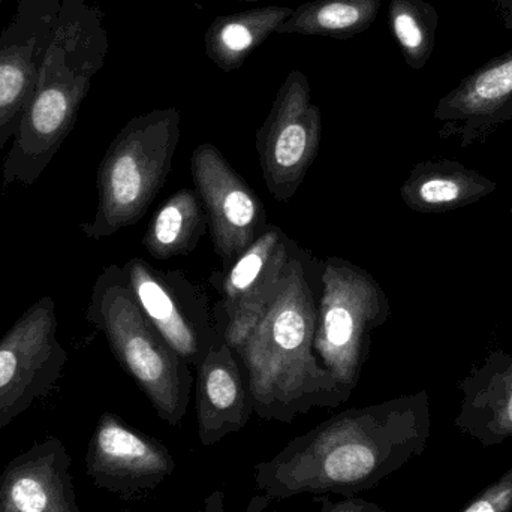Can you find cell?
<instances>
[{"label":"cell","instance_id":"1","mask_svg":"<svg viewBox=\"0 0 512 512\" xmlns=\"http://www.w3.org/2000/svg\"><path fill=\"white\" fill-rule=\"evenodd\" d=\"M430 429L427 391L346 409L258 463L256 489L267 501L298 495L351 498L421 456Z\"/></svg>","mask_w":512,"mask_h":512},{"label":"cell","instance_id":"6","mask_svg":"<svg viewBox=\"0 0 512 512\" xmlns=\"http://www.w3.org/2000/svg\"><path fill=\"white\" fill-rule=\"evenodd\" d=\"M390 316L387 294L369 271L340 256L322 259L313 348L345 390L352 393L357 387L369 358L370 336Z\"/></svg>","mask_w":512,"mask_h":512},{"label":"cell","instance_id":"26","mask_svg":"<svg viewBox=\"0 0 512 512\" xmlns=\"http://www.w3.org/2000/svg\"><path fill=\"white\" fill-rule=\"evenodd\" d=\"M490 2L495 3L504 26L512 30V0H490Z\"/></svg>","mask_w":512,"mask_h":512},{"label":"cell","instance_id":"14","mask_svg":"<svg viewBox=\"0 0 512 512\" xmlns=\"http://www.w3.org/2000/svg\"><path fill=\"white\" fill-rule=\"evenodd\" d=\"M442 138L460 147L483 143L512 120V48L493 57L439 99L433 113Z\"/></svg>","mask_w":512,"mask_h":512},{"label":"cell","instance_id":"13","mask_svg":"<svg viewBox=\"0 0 512 512\" xmlns=\"http://www.w3.org/2000/svg\"><path fill=\"white\" fill-rule=\"evenodd\" d=\"M60 8L62 0H18L0 33V152L17 134L32 101Z\"/></svg>","mask_w":512,"mask_h":512},{"label":"cell","instance_id":"16","mask_svg":"<svg viewBox=\"0 0 512 512\" xmlns=\"http://www.w3.org/2000/svg\"><path fill=\"white\" fill-rule=\"evenodd\" d=\"M197 370L198 436L204 447H212L249 423L254 396L248 373L227 342L213 348Z\"/></svg>","mask_w":512,"mask_h":512},{"label":"cell","instance_id":"25","mask_svg":"<svg viewBox=\"0 0 512 512\" xmlns=\"http://www.w3.org/2000/svg\"><path fill=\"white\" fill-rule=\"evenodd\" d=\"M195 512H225V495L221 490H215L207 496L204 501L203 508L200 511ZM277 512V511H270Z\"/></svg>","mask_w":512,"mask_h":512},{"label":"cell","instance_id":"15","mask_svg":"<svg viewBox=\"0 0 512 512\" xmlns=\"http://www.w3.org/2000/svg\"><path fill=\"white\" fill-rule=\"evenodd\" d=\"M71 466L56 436L35 442L0 474V512H81Z\"/></svg>","mask_w":512,"mask_h":512},{"label":"cell","instance_id":"11","mask_svg":"<svg viewBox=\"0 0 512 512\" xmlns=\"http://www.w3.org/2000/svg\"><path fill=\"white\" fill-rule=\"evenodd\" d=\"M294 245L282 228L270 224L227 270L210 277L209 282L221 294V301L212 307L213 319L222 339L234 351L276 295Z\"/></svg>","mask_w":512,"mask_h":512},{"label":"cell","instance_id":"3","mask_svg":"<svg viewBox=\"0 0 512 512\" xmlns=\"http://www.w3.org/2000/svg\"><path fill=\"white\" fill-rule=\"evenodd\" d=\"M110 42L104 14L87 0H62L32 101L2 168L3 186L35 185L74 128Z\"/></svg>","mask_w":512,"mask_h":512},{"label":"cell","instance_id":"19","mask_svg":"<svg viewBox=\"0 0 512 512\" xmlns=\"http://www.w3.org/2000/svg\"><path fill=\"white\" fill-rule=\"evenodd\" d=\"M292 12L288 6H265L216 18L206 32L207 56L222 71H237Z\"/></svg>","mask_w":512,"mask_h":512},{"label":"cell","instance_id":"9","mask_svg":"<svg viewBox=\"0 0 512 512\" xmlns=\"http://www.w3.org/2000/svg\"><path fill=\"white\" fill-rule=\"evenodd\" d=\"M56 304L42 297L0 340V430L47 396L68 352L57 337Z\"/></svg>","mask_w":512,"mask_h":512},{"label":"cell","instance_id":"24","mask_svg":"<svg viewBox=\"0 0 512 512\" xmlns=\"http://www.w3.org/2000/svg\"><path fill=\"white\" fill-rule=\"evenodd\" d=\"M319 512H385L375 502L364 501V499L342 498L340 501L333 502L330 499H321V511Z\"/></svg>","mask_w":512,"mask_h":512},{"label":"cell","instance_id":"2","mask_svg":"<svg viewBox=\"0 0 512 512\" xmlns=\"http://www.w3.org/2000/svg\"><path fill=\"white\" fill-rule=\"evenodd\" d=\"M319 294L321 261L295 243L276 295L236 349L262 420L289 424L310 409L337 408L352 396L313 348Z\"/></svg>","mask_w":512,"mask_h":512},{"label":"cell","instance_id":"17","mask_svg":"<svg viewBox=\"0 0 512 512\" xmlns=\"http://www.w3.org/2000/svg\"><path fill=\"white\" fill-rule=\"evenodd\" d=\"M463 399L454 424L483 447L512 438V355L495 351L460 382Z\"/></svg>","mask_w":512,"mask_h":512},{"label":"cell","instance_id":"18","mask_svg":"<svg viewBox=\"0 0 512 512\" xmlns=\"http://www.w3.org/2000/svg\"><path fill=\"white\" fill-rule=\"evenodd\" d=\"M498 189V183L451 159L424 161L412 168L400 188L403 203L423 215L454 212L478 203Z\"/></svg>","mask_w":512,"mask_h":512},{"label":"cell","instance_id":"23","mask_svg":"<svg viewBox=\"0 0 512 512\" xmlns=\"http://www.w3.org/2000/svg\"><path fill=\"white\" fill-rule=\"evenodd\" d=\"M462 512H512V468L486 487Z\"/></svg>","mask_w":512,"mask_h":512},{"label":"cell","instance_id":"4","mask_svg":"<svg viewBox=\"0 0 512 512\" xmlns=\"http://www.w3.org/2000/svg\"><path fill=\"white\" fill-rule=\"evenodd\" d=\"M87 321L104 333L114 357L158 417L168 426H180L194 385L191 366L147 318L119 265H108L96 279Z\"/></svg>","mask_w":512,"mask_h":512},{"label":"cell","instance_id":"28","mask_svg":"<svg viewBox=\"0 0 512 512\" xmlns=\"http://www.w3.org/2000/svg\"><path fill=\"white\" fill-rule=\"evenodd\" d=\"M3 2H5V0H0V5H2Z\"/></svg>","mask_w":512,"mask_h":512},{"label":"cell","instance_id":"27","mask_svg":"<svg viewBox=\"0 0 512 512\" xmlns=\"http://www.w3.org/2000/svg\"><path fill=\"white\" fill-rule=\"evenodd\" d=\"M239 2H258V0H239Z\"/></svg>","mask_w":512,"mask_h":512},{"label":"cell","instance_id":"20","mask_svg":"<svg viewBox=\"0 0 512 512\" xmlns=\"http://www.w3.org/2000/svg\"><path fill=\"white\" fill-rule=\"evenodd\" d=\"M207 216L194 189L183 188L171 195L150 222L143 246L161 261L192 254L207 233Z\"/></svg>","mask_w":512,"mask_h":512},{"label":"cell","instance_id":"21","mask_svg":"<svg viewBox=\"0 0 512 512\" xmlns=\"http://www.w3.org/2000/svg\"><path fill=\"white\" fill-rule=\"evenodd\" d=\"M382 0H312L277 26V35H318L349 39L369 29Z\"/></svg>","mask_w":512,"mask_h":512},{"label":"cell","instance_id":"12","mask_svg":"<svg viewBox=\"0 0 512 512\" xmlns=\"http://www.w3.org/2000/svg\"><path fill=\"white\" fill-rule=\"evenodd\" d=\"M176 469V460L158 439L104 412L89 441L86 472L98 489L122 499L155 490Z\"/></svg>","mask_w":512,"mask_h":512},{"label":"cell","instance_id":"8","mask_svg":"<svg viewBox=\"0 0 512 512\" xmlns=\"http://www.w3.org/2000/svg\"><path fill=\"white\" fill-rule=\"evenodd\" d=\"M122 268L147 318L189 366L200 367L225 342L209 297L183 271L161 270L141 258L129 259Z\"/></svg>","mask_w":512,"mask_h":512},{"label":"cell","instance_id":"10","mask_svg":"<svg viewBox=\"0 0 512 512\" xmlns=\"http://www.w3.org/2000/svg\"><path fill=\"white\" fill-rule=\"evenodd\" d=\"M191 176L206 212L213 248L222 270H227L270 225L264 204L215 144L195 147Z\"/></svg>","mask_w":512,"mask_h":512},{"label":"cell","instance_id":"7","mask_svg":"<svg viewBox=\"0 0 512 512\" xmlns=\"http://www.w3.org/2000/svg\"><path fill=\"white\" fill-rule=\"evenodd\" d=\"M321 111L310 98L309 78L291 71L255 135L265 188L288 203L303 185L321 144Z\"/></svg>","mask_w":512,"mask_h":512},{"label":"cell","instance_id":"5","mask_svg":"<svg viewBox=\"0 0 512 512\" xmlns=\"http://www.w3.org/2000/svg\"><path fill=\"white\" fill-rule=\"evenodd\" d=\"M180 141V113L162 108L129 120L98 170V206L84 236L101 240L138 224L167 183Z\"/></svg>","mask_w":512,"mask_h":512},{"label":"cell","instance_id":"22","mask_svg":"<svg viewBox=\"0 0 512 512\" xmlns=\"http://www.w3.org/2000/svg\"><path fill=\"white\" fill-rule=\"evenodd\" d=\"M388 14L406 63L420 71L435 50L438 11L424 0H391Z\"/></svg>","mask_w":512,"mask_h":512}]
</instances>
